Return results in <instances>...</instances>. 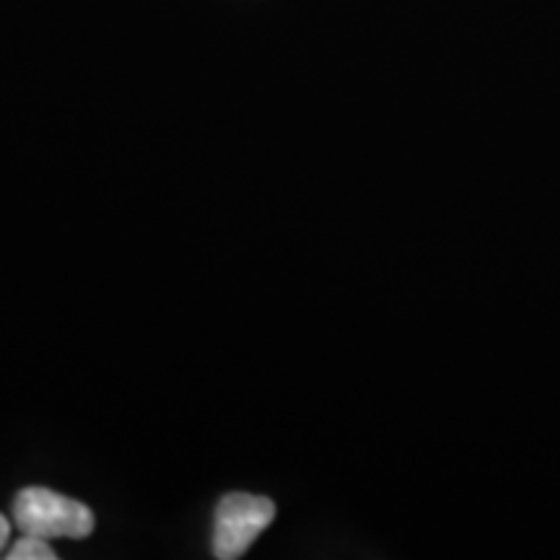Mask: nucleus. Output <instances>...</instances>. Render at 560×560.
I'll return each mask as SVG.
<instances>
[{"mask_svg": "<svg viewBox=\"0 0 560 560\" xmlns=\"http://www.w3.org/2000/svg\"><path fill=\"white\" fill-rule=\"evenodd\" d=\"M55 550L50 548V540L45 537L24 535L21 540L9 550V560H55Z\"/></svg>", "mask_w": 560, "mask_h": 560, "instance_id": "obj_3", "label": "nucleus"}, {"mask_svg": "<svg viewBox=\"0 0 560 560\" xmlns=\"http://www.w3.org/2000/svg\"><path fill=\"white\" fill-rule=\"evenodd\" d=\"M13 520L24 535L45 537H89L94 532V514L86 503L55 493L50 488H24L13 501Z\"/></svg>", "mask_w": 560, "mask_h": 560, "instance_id": "obj_1", "label": "nucleus"}, {"mask_svg": "<svg viewBox=\"0 0 560 560\" xmlns=\"http://www.w3.org/2000/svg\"><path fill=\"white\" fill-rule=\"evenodd\" d=\"M276 516V503L265 495L229 493L215 506L213 556L221 560L242 558L249 545L268 529Z\"/></svg>", "mask_w": 560, "mask_h": 560, "instance_id": "obj_2", "label": "nucleus"}, {"mask_svg": "<svg viewBox=\"0 0 560 560\" xmlns=\"http://www.w3.org/2000/svg\"><path fill=\"white\" fill-rule=\"evenodd\" d=\"M9 537H11V524H9V520H5L3 514H0V550H3L5 545H9Z\"/></svg>", "mask_w": 560, "mask_h": 560, "instance_id": "obj_4", "label": "nucleus"}]
</instances>
